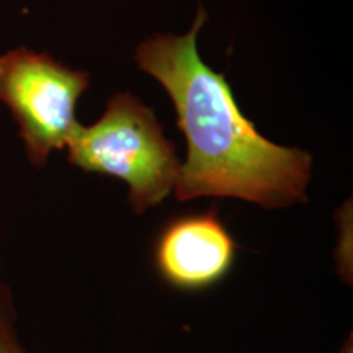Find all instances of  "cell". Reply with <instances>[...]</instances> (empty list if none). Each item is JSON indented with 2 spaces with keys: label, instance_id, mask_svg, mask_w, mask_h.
I'll return each instance as SVG.
<instances>
[{
  "label": "cell",
  "instance_id": "obj_1",
  "mask_svg": "<svg viewBox=\"0 0 353 353\" xmlns=\"http://www.w3.org/2000/svg\"><path fill=\"white\" fill-rule=\"evenodd\" d=\"M206 20L200 8L182 37L156 34L136 51L139 69L157 79L174 101L176 125L187 143L175 198H237L265 210L306 203L311 154L272 143L245 118L226 77L198 54L196 37Z\"/></svg>",
  "mask_w": 353,
  "mask_h": 353
},
{
  "label": "cell",
  "instance_id": "obj_5",
  "mask_svg": "<svg viewBox=\"0 0 353 353\" xmlns=\"http://www.w3.org/2000/svg\"><path fill=\"white\" fill-rule=\"evenodd\" d=\"M0 353H32L21 339L19 309L10 285L3 276L2 260H0Z\"/></svg>",
  "mask_w": 353,
  "mask_h": 353
},
{
  "label": "cell",
  "instance_id": "obj_3",
  "mask_svg": "<svg viewBox=\"0 0 353 353\" xmlns=\"http://www.w3.org/2000/svg\"><path fill=\"white\" fill-rule=\"evenodd\" d=\"M88 85V72L48 52L19 48L0 54V101L19 125L30 164L41 169L52 152L65 149L79 125L77 100Z\"/></svg>",
  "mask_w": 353,
  "mask_h": 353
},
{
  "label": "cell",
  "instance_id": "obj_2",
  "mask_svg": "<svg viewBox=\"0 0 353 353\" xmlns=\"http://www.w3.org/2000/svg\"><path fill=\"white\" fill-rule=\"evenodd\" d=\"M65 149L77 169L125 182L136 214L156 208L174 192L182 165L154 110L130 92L113 95L94 125L79 123Z\"/></svg>",
  "mask_w": 353,
  "mask_h": 353
},
{
  "label": "cell",
  "instance_id": "obj_6",
  "mask_svg": "<svg viewBox=\"0 0 353 353\" xmlns=\"http://www.w3.org/2000/svg\"><path fill=\"white\" fill-rule=\"evenodd\" d=\"M339 221V244L335 247V260H337V272L341 273L343 281H352V208L350 201L345 203L343 208L337 213Z\"/></svg>",
  "mask_w": 353,
  "mask_h": 353
},
{
  "label": "cell",
  "instance_id": "obj_4",
  "mask_svg": "<svg viewBox=\"0 0 353 353\" xmlns=\"http://www.w3.org/2000/svg\"><path fill=\"white\" fill-rule=\"evenodd\" d=\"M236 242L218 211L175 218L156 244V267L176 290L200 291L219 283L236 260Z\"/></svg>",
  "mask_w": 353,
  "mask_h": 353
},
{
  "label": "cell",
  "instance_id": "obj_7",
  "mask_svg": "<svg viewBox=\"0 0 353 353\" xmlns=\"http://www.w3.org/2000/svg\"><path fill=\"white\" fill-rule=\"evenodd\" d=\"M339 353H353V343H352V335H348V339L343 342V345Z\"/></svg>",
  "mask_w": 353,
  "mask_h": 353
}]
</instances>
